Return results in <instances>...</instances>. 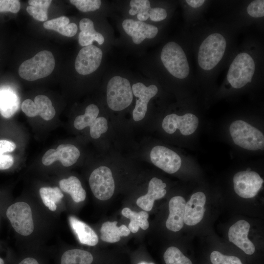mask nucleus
Masks as SVG:
<instances>
[{
	"instance_id": "nucleus-21",
	"label": "nucleus",
	"mask_w": 264,
	"mask_h": 264,
	"mask_svg": "<svg viewBox=\"0 0 264 264\" xmlns=\"http://www.w3.org/2000/svg\"><path fill=\"white\" fill-rule=\"evenodd\" d=\"M81 32L78 36V42L80 45L86 46L92 45L96 41L99 45L102 44L105 39L101 33L94 29L93 22L88 18H83L79 22Z\"/></svg>"
},
{
	"instance_id": "nucleus-8",
	"label": "nucleus",
	"mask_w": 264,
	"mask_h": 264,
	"mask_svg": "<svg viewBox=\"0 0 264 264\" xmlns=\"http://www.w3.org/2000/svg\"><path fill=\"white\" fill-rule=\"evenodd\" d=\"M14 230L22 236H28L34 230L32 210L24 202H18L10 205L6 213Z\"/></svg>"
},
{
	"instance_id": "nucleus-24",
	"label": "nucleus",
	"mask_w": 264,
	"mask_h": 264,
	"mask_svg": "<svg viewBox=\"0 0 264 264\" xmlns=\"http://www.w3.org/2000/svg\"><path fill=\"white\" fill-rule=\"evenodd\" d=\"M44 28L57 31L60 34L71 37L77 33L78 27L74 23H69V19L66 16H61L45 22L43 24Z\"/></svg>"
},
{
	"instance_id": "nucleus-38",
	"label": "nucleus",
	"mask_w": 264,
	"mask_h": 264,
	"mask_svg": "<svg viewBox=\"0 0 264 264\" xmlns=\"http://www.w3.org/2000/svg\"><path fill=\"white\" fill-rule=\"evenodd\" d=\"M248 14L254 18H260L264 16V0H255L252 1L247 8Z\"/></svg>"
},
{
	"instance_id": "nucleus-41",
	"label": "nucleus",
	"mask_w": 264,
	"mask_h": 264,
	"mask_svg": "<svg viewBox=\"0 0 264 264\" xmlns=\"http://www.w3.org/2000/svg\"><path fill=\"white\" fill-rule=\"evenodd\" d=\"M42 163L45 166H48L57 161L56 150L49 149L46 152L42 157Z\"/></svg>"
},
{
	"instance_id": "nucleus-31",
	"label": "nucleus",
	"mask_w": 264,
	"mask_h": 264,
	"mask_svg": "<svg viewBox=\"0 0 264 264\" xmlns=\"http://www.w3.org/2000/svg\"><path fill=\"white\" fill-rule=\"evenodd\" d=\"M99 113L98 107L93 104L89 105L85 110V114L77 116L74 121V127L79 130L90 126L97 117Z\"/></svg>"
},
{
	"instance_id": "nucleus-19",
	"label": "nucleus",
	"mask_w": 264,
	"mask_h": 264,
	"mask_svg": "<svg viewBox=\"0 0 264 264\" xmlns=\"http://www.w3.org/2000/svg\"><path fill=\"white\" fill-rule=\"evenodd\" d=\"M185 204V199L181 196L174 197L170 200L169 215L166 222V227L169 230L177 232L183 227Z\"/></svg>"
},
{
	"instance_id": "nucleus-44",
	"label": "nucleus",
	"mask_w": 264,
	"mask_h": 264,
	"mask_svg": "<svg viewBox=\"0 0 264 264\" xmlns=\"http://www.w3.org/2000/svg\"><path fill=\"white\" fill-rule=\"evenodd\" d=\"M154 264V263H147V262H141L140 263H139L138 264Z\"/></svg>"
},
{
	"instance_id": "nucleus-10",
	"label": "nucleus",
	"mask_w": 264,
	"mask_h": 264,
	"mask_svg": "<svg viewBox=\"0 0 264 264\" xmlns=\"http://www.w3.org/2000/svg\"><path fill=\"white\" fill-rule=\"evenodd\" d=\"M102 56V51L96 46H84L79 51L75 60L76 71L83 75L94 72L101 64Z\"/></svg>"
},
{
	"instance_id": "nucleus-39",
	"label": "nucleus",
	"mask_w": 264,
	"mask_h": 264,
	"mask_svg": "<svg viewBox=\"0 0 264 264\" xmlns=\"http://www.w3.org/2000/svg\"><path fill=\"white\" fill-rule=\"evenodd\" d=\"M21 8V3L18 0H0V13L10 12L18 13Z\"/></svg>"
},
{
	"instance_id": "nucleus-42",
	"label": "nucleus",
	"mask_w": 264,
	"mask_h": 264,
	"mask_svg": "<svg viewBox=\"0 0 264 264\" xmlns=\"http://www.w3.org/2000/svg\"><path fill=\"white\" fill-rule=\"evenodd\" d=\"M204 0H186L187 3L192 7L198 8L201 6L204 2Z\"/></svg>"
},
{
	"instance_id": "nucleus-16",
	"label": "nucleus",
	"mask_w": 264,
	"mask_h": 264,
	"mask_svg": "<svg viewBox=\"0 0 264 264\" xmlns=\"http://www.w3.org/2000/svg\"><path fill=\"white\" fill-rule=\"evenodd\" d=\"M250 227L247 221L240 220L230 226L228 231L229 241L248 255L253 254L255 250L254 244L247 237Z\"/></svg>"
},
{
	"instance_id": "nucleus-2",
	"label": "nucleus",
	"mask_w": 264,
	"mask_h": 264,
	"mask_svg": "<svg viewBox=\"0 0 264 264\" xmlns=\"http://www.w3.org/2000/svg\"><path fill=\"white\" fill-rule=\"evenodd\" d=\"M229 132L234 143L248 150H264V135L260 130L242 120L233 122Z\"/></svg>"
},
{
	"instance_id": "nucleus-37",
	"label": "nucleus",
	"mask_w": 264,
	"mask_h": 264,
	"mask_svg": "<svg viewBox=\"0 0 264 264\" xmlns=\"http://www.w3.org/2000/svg\"><path fill=\"white\" fill-rule=\"evenodd\" d=\"M210 260L212 264H242L237 257L225 255L218 251L211 253Z\"/></svg>"
},
{
	"instance_id": "nucleus-1",
	"label": "nucleus",
	"mask_w": 264,
	"mask_h": 264,
	"mask_svg": "<svg viewBox=\"0 0 264 264\" xmlns=\"http://www.w3.org/2000/svg\"><path fill=\"white\" fill-rule=\"evenodd\" d=\"M55 65L52 53L48 50H43L22 63L18 72L22 78L32 81L49 75L53 71Z\"/></svg>"
},
{
	"instance_id": "nucleus-33",
	"label": "nucleus",
	"mask_w": 264,
	"mask_h": 264,
	"mask_svg": "<svg viewBox=\"0 0 264 264\" xmlns=\"http://www.w3.org/2000/svg\"><path fill=\"white\" fill-rule=\"evenodd\" d=\"M131 8L129 13L132 16L137 15L139 21H145L149 18V11L151 9L150 2L148 0H132L130 2Z\"/></svg>"
},
{
	"instance_id": "nucleus-15",
	"label": "nucleus",
	"mask_w": 264,
	"mask_h": 264,
	"mask_svg": "<svg viewBox=\"0 0 264 264\" xmlns=\"http://www.w3.org/2000/svg\"><path fill=\"white\" fill-rule=\"evenodd\" d=\"M122 27L136 44H141L146 38H154L158 33V28L156 26L131 19L125 20L122 22Z\"/></svg>"
},
{
	"instance_id": "nucleus-22",
	"label": "nucleus",
	"mask_w": 264,
	"mask_h": 264,
	"mask_svg": "<svg viewBox=\"0 0 264 264\" xmlns=\"http://www.w3.org/2000/svg\"><path fill=\"white\" fill-rule=\"evenodd\" d=\"M116 221L103 223L100 229L101 239L104 242L113 243L119 241L122 236H127L130 233L129 228L124 224L117 226Z\"/></svg>"
},
{
	"instance_id": "nucleus-23",
	"label": "nucleus",
	"mask_w": 264,
	"mask_h": 264,
	"mask_svg": "<svg viewBox=\"0 0 264 264\" xmlns=\"http://www.w3.org/2000/svg\"><path fill=\"white\" fill-rule=\"evenodd\" d=\"M19 99L17 94L9 88L0 90V113L6 118L12 116L18 110Z\"/></svg>"
},
{
	"instance_id": "nucleus-4",
	"label": "nucleus",
	"mask_w": 264,
	"mask_h": 264,
	"mask_svg": "<svg viewBox=\"0 0 264 264\" xmlns=\"http://www.w3.org/2000/svg\"><path fill=\"white\" fill-rule=\"evenodd\" d=\"M160 58L164 66L174 77L182 79L188 76L190 67L187 57L178 44L174 42L167 43L162 49Z\"/></svg>"
},
{
	"instance_id": "nucleus-32",
	"label": "nucleus",
	"mask_w": 264,
	"mask_h": 264,
	"mask_svg": "<svg viewBox=\"0 0 264 264\" xmlns=\"http://www.w3.org/2000/svg\"><path fill=\"white\" fill-rule=\"evenodd\" d=\"M16 147V144L13 142L0 140V170L7 169L12 166L14 157L11 154L6 153L14 151Z\"/></svg>"
},
{
	"instance_id": "nucleus-35",
	"label": "nucleus",
	"mask_w": 264,
	"mask_h": 264,
	"mask_svg": "<svg viewBox=\"0 0 264 264\" xmlns=\"http://www.w3.org/2000/svg\"><path fill=\"white\" fill-rule=\"evenodd\" d=\"M90 127V135L93 139L99 138L108 129V121L104 117H97Z\"/></svg>"
},
{
	"instance_id": "nucleus-7",
	"label": "nucleus",
	"mask_w": 264,
	"mask_h": 264,
	"mask_svg": "<svg viewBox=\"0 0 264 264\" xmlns=\"http://www.w3.org/2000/svg\"><path fill=\"white\" fill-rule=\"evenodd\" d=\"M88 182L93 194L97 199L108 200L113 195L115 183L109 167L102 166L95 169L90 174Z\"/></svg>"
},
{
	"instance_id": "nucleus-30",
	"label": "nucleus",
	"mask_w": 264,
	"mask_h": 264,
	"mask_svg": "<svg viewBox=\"0 0 264 264\" xmlns=\"http://www.w3.org/2000/svg\"><path fill=\"white\" fill-rule=\"evenodd\" d=\"M39 192L44 204L52 211L56 210V203L64 197L63 194L58 187H42Z\"/></svg>"
},
{
	"instance_id": "nucleus-36",
	"label": "nucleus",
	"mask_w": 264,
	"mask_h": 264,
	"mask_svg": "<svg viewBox=\"0 0 264 264\" xmlns=\"http://www.w3.org/2000/svg\"><path fill=\"white\" fill-rule=\"evenodd\" d=\"M69 2L83 12L95 11L101 5L100 0H70Z\"/></svg>"
},
{
	"instance_id": "nucleus-43",
	"label": "nucleus",
	"mask_w": 264,
	"mask_h": 264,
	"mask_svg": "<svg viewBox=\"0 0 264 264\" xmlns=\"http://www.w3.org/2000/svg\"><path fill=\"white\" fill-rule=\"evenodd\" d=\"M18 264H39V263L33 258L27 257L23 259Z\"/></svg>"
},
{
	"instance_id": "nucleus-3",
	"label": "nucleus",
	"mask_w": 264,
	"mask_h": 264,
	"mask_svg": "<svg viewBox=\"0 0 264 264\" xmlns=\"http://www.w3.org/2000/svg\"><path fill=\"white\" fill-rule=\"evenodd\" d=\"M226 42L222 35L215 33L208 36L201 43L198 53V63L204 70L213 69L223 56Z\"/></svg>"
},
{
	"instance_id": "nucleus-26",
	"label": "nucleus",
	"mask_w": 264,
	"mask_h": 264,
	"mask_svg": "<svg viewBox=\"0 0 264 264\" xmlns=\"http://www.w3.org/2000/svg\"><path fill=\"white\" fill-rule=\"evenodd\" d=\"M123 216L130 220L128 228L132 233H135L139 227L143 230L147 229L149 226L148 218V214L144 211L136 212L128 207L123 208L121 211Z\"/></svg>"
},
{
	"instance_id": "nucleus-40",
	"label": "nucleus",
	"mask_w": 264,
	"mask_h": 264,
	"mask_svg": "<svg viewBox=\"0 0 264 264\" xmlns=\"http://www.w3.org/2000/svg\"><path fill=\"white\" fill-rule=\"evenodd\" d=\"M149 14L151 20L154 22H160L165 19L167 16L166 11L160 7L151 8Z\"/></svg>"
},
{
	"instance_id": "nucleus-5",
	"label": "nucleus",
	"mask_w": 264,
	"mask_h": 264,
	"mask_svg": "<svg viewBox=\"0 0 264 264\" xmlns=\"http://www.w3.org/2000/svg\"><path fill=\"white\" fill-rule=\"evenodd\" d=\"M133 94L129 81L119 76L112 77L107 88L108 107L114 111L122 110L132 102Z\"/></svg>"
},
{
	"instance_id": "nucleus-13",
	"label": "nucleus",
	"mask_w": 264,
	"mask_h": 264,
	"mask_svg": "<svg viewBox=\"0 0 264 264\" xmlns=\"http://www.w3.org/2000/svg\"><path fill=\"white\" fill-rule=\"evenodd\" d=\"M21 108L26 116L33 117L39 115L46 121L52 119L56 113L51 100L44 95L36 96L34 102L29 99L25 100Z\"/></svg>"
},
{
	"instance_id": "nucleus-28",
	"label": "nucleus",
	"mask_w": 264,
	"mask_h": 264,
	"mask_svg": "<svg viewBox=\"0 0 264 264\" xmlns=\"http://www.w3.org/2000/svg\"><path fill=\"white\" fill-rule=\"evenodd\" d=\"M93 260V256L90 252L80 249H73L64 253L60 264H91Z\"/></svg>"
},
{
	"instance_id": "nucleus-45",
	"label": "nucleus",
	"mask_w": 264,
	"mask_h": 264,
	"mask_svg": "<svg viewBox=\"0 0 264 264\" xmlns=\"http://www.w3.org/2000/svg\"><path fill=\"white\" fill-rule=\"evenodd\" d=\"M0 264H4V261L0 258Z\"/></svg>"
},
{
	"instance_id": "nucleus-17",
	"label": "nucleus",
	"mask_w": 264,
	"mask_h": 264,
	"mask_svg": "<svg viewBox=\"0 0 264 264\" xmlns=\"http://www.w3.org/2000/svg\"><path fill=\"white\" fill-rule=\"evenodd\" d=\"M206 200V196L202 192H196L191 196L185 206L183 218L185 224L193 226L202 220L205 212Z\"/></svg>"
},
{
	"instance_id": "nucleus-25",
	"label": "nucleus",
	"mask_w": 264,
	"mask_h": 264,
	"mask_svg": "<svg viewBox=\"0 0 264 264\" xmlns=\"http://www.w3.org/2000/svg\"><path fill=\"white\" fill-rule=\"evenodd\" d=\"M61 189L69 194L73 201L79 202L84 201L86 197V192L82 186L79 179L74 176H70L59 181Z\"/></svg>"
},
{
	"instance_id": "nucleus-18",
	"label": "nucleus",
	"mask_w": 264,
	"mask_h": 264,
	"mask_svg": "<svg viewBox=\"0 0 264 264\" xmlns=\"http://www.w3.org/2000/svg\"><path fill=\"white\" fill-rule=\"evenodd\" d=\"M166 184L161 179L153 177L149 183L147 193L137 199L136 204L145 211H151L154 200L162 198L166 195Z\"/></svg>"
},
{
	"instance_id": "nucleus-11",
	"label": "nucleus",
	"mask_w": 264,
	"mask_h": 264,
	"mask_svg": "<svg viewBox=\"0 0 264 264\" xmlns=\"http://www.w3.org/2000/svg\"><path fill=\"white\" fill-rule=\"evenodd\" d=\"M198 123V118L192 113H186L182 116L172 113L164 117L162 127L169 134H172L176 129H179L182 135H189L196 131Z\"/></svg>"
},
{
	"instance_id": "nucleus-29",
	"label": "nucleus",
	"mask_w": 264,
	"mask_h": 264,
	"mask_svg": "<svg viewBox=\"0 0 264 264\" xmlns=\"http://www.w3.org/2000/svg\"><path fill=\"white\" fill-rule=\"evenodd\" d=\"M52 2L51 0H29L26 7L27 13L33 18L40 22H46L48 18V9Z\"/></svg>"
},
{
	"instance_id": "nucleus-12",
	"label": "nucleus",
	"mask_w": 264,
	"mask_h": 264,
	"mask_svg": "<svg viewBox=\"0 0 264 264\" xmlns=\"http://www.w3.org/2000/svg\"><path fill=\"white\" fill-rule=\"evenodd\" d=\"M150 156L152 162L155 166L168 174L176 172L181 165L179 155L165 146H154L151 150Z\"/></svg>"
},
{
	"instance_id": "nucleus-34",
	"label": "nucleus",
	"mask_w": 264,
	"mask_h": 264,
	"mask_svg": "<svg viewBox=\"0 0 264 264\" xmlns=\"http://www.w3.org/2000/svg\"><path fill=\"white\" fill-rule=\"evenodd\" d=\"M163 258L166 264H193L191 261L175 246L167 248Z\"/></svg>"
},
{
	"instance_id": "nucleus-27",
	"label": "nucleus",
	"mask_w": 264,
	"mask_h": 264,
	"mask_svg": "<svg viewBox=\"0 0 264 264\" xmlns=\"http://www.w3.org/2000/svg\"><path fill=\"white\" fill-rule=\"evenodd\" d=\"M57 160L65 167H69L76 162L80 155L78 149L72 144H61L56 149Z\"/></svg>"
},
{
	"instance_id": "nucleus-20",
	"label": "nucleus",
	"mask_w": 264,
	"mask_h": 264,
	"mask_svg": "<svg viewBox=\"0 0 264 264\" xmlns=\"http://www.w3.org/2000/svg\"><path fill=\"white\" fill-rule=\"evenodd\" d=\"M69 221L81 243L89 246L98 243V236L89 225L73 216L69 217Z\"/></svg>"
},
{
	"instance_id": "nucleus-9",
	"label": "nucleus",
	"mask_w": 264,
	"mask_h": 264,
	"mask_svg": "<svg viewBox=\"0 0 264 264\" xmlns=\"http://www.w3.org/2000/svg\"><path fill=\"white\" fill-rule=\"evenodd\" d=\"M263 182L260 175L254 171L239 172L233 177L235 193L244 198L254 197L261 188Z\"/></svg>"
},
{
	"instance_id": "nucleus-6",
	"label": "nucleus",
	"mask_w": 264,
	"mask_h": 264,
	"mask_svg": "<svg viewBox=\"0 0 264 264\" xmlns=\"http://www.w3.org/2000/svg\"><path fill=\"white\" fill-rule=\"evenodd\" d=\"M255 68V63L251 56L245 52L241 53L230 66L227 80L233 88H241L251 82Z\"/></svg>"
},
{
	"instance_id": "nucleus-14",
	"label": "nucleus",
	"mask_w": 264,
	"mask_h": 264,
	"mask_svg": "<svg viewBox=\"0 0 264 264\" xmlns=\"http://www.w3.org/2000/svg\"><path fill=\"white\" fill-rule=\"evenodd\" d=\"M132 94L138 98L132 111V117L135 121H139L145 117L148 104L150 99L157 94L158 88L154 85L146 87L144 84L138 82L132 86Z\"/></svg>"
}]
</instances>
